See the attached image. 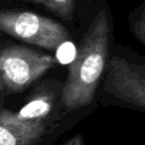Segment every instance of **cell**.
Masks as SVG:
<instances>
[{"label": "cell", "instance_id": "obj_5", "mask_svg": "<svg viewBox=\"0 0 145 145\" xmlns=\"http://www.w3.org/2000/svg\"><path fill=\"white\" fill-rule=\"evenodd\" d=\"M61 89L62 84L56 80L39 85L18 111L9 110L11 118L22 123L43 126L54 130L60 113H66L61 103Z\"/></svg>", "mask_w": 145, "mask_h": 145}, {"label": "cell", "instance_id": "obj_1", "mask_svg": "<svg viewBox=\"0 0 145 145\" xmlns=\"http://www.w3.org/2000/svg\"><path fill=\"white\" fill-rule=\"evenodd\" d=\"M113 18L109 6L101 1L83 34L76 56L62 84L61 103L66 113L95 103L106 70L113 42Z\"/></svg>", "mask_w": 145, "mask_h": 145}, {"label": "cell", "instance_id": "obj_8", "mask_svg": "<svg viewBox=\"0 0 145 145\" xmlns=\"http://www.w3.org/2000/svg\"><path fill=\"white\" fill-rule=\"evenodd\" d=\"M127 20L133 36L145 46V2L139 3L130 10Z\"/></svg>", "mask_w": 145, "mask_h": 145}, {"label": "cell", "instance_id": "obj_6", "mask_svg": "<svg viewBox=\"0 0 145 145\" xmlns=\"http://www.w3.org/2000/svg\"><path fill=\"white\" fill-rule=\"evenodd\" d=\"M52 131L48 127L22 123L11 118L9 109L0 106V145H40Z\"/></svg>", "mask_w": 145, "mask_h": 145}, {"label": "cell", "instance_id": "obj_7", "mask_svg": "<svg viewBox=\"0 0 145 145\" xmlns=\"http://www.w3.org/2000/svg\"><path fill=\"white\" fill-rule=\"evenodd\" d=\"M33 3H39L48 8L50 11L56 14L66 20H72L78 9L79 0H22Z\"/></svg>", "mask_w": 145, "mask_h": 145}, {"label": "cell", "instance_id": "obj_2", "mask_svg": "<svg viewBox=\"0 0 145 145\" xmlns=\"http://www.w3.org/2000/svg\"><path fill=\"white\" fill-rule=\"evenodd\" d=\"M103 105H117L145 113V57L113 44L100 88Z\"/></svg>", "mask_w": 145, "mask_h": 145}, {"label": "cell", "instance_id": "obj_9", "mask_svg": "<svg viewBox=\"0 0 145 145\" xmlns=\"http://www.w3.org/2000/svg\"><path fill=\"white\" fill-rule=\"evenodd\" d=\"M62 145H85V140H84V136L82 134H76L75 136H72L71 138H69L65 144Z\"/></svg>", "mask_w": 145, "mask_h": 145}, {"label": "cell", "instance_id": "obj_4", "mask_svg": "<svg viewBox=\"0 0 145 145\" xmlns=\"http://www.w3.org/2000/svg\"><path fill=\"white\" fill-rule=\"evenodd\" d=\"M0 31L51 51L69 37L67 29L58 22L29 11L0 10Z\"/></svg>", "mask_w": 145, "mask_h": 145}, {"label": "cell", "instance_id": "obj_3", "mask_svg": "<svg viewBox=\"0 0 145 145\" xmlns=\"http://www.w3.org/2000/svg\"><path fill=\"white\" fill-rule=\"evenodd\" d=\"M57 63L56 57L26 46L0 48V101L25 91Z\"/></svg>", "mask_w": 145, "mask_h": 145}]
</instances>
